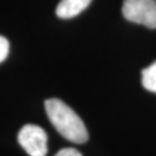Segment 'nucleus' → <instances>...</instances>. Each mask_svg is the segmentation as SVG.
Returning a JSON list of instances; mask_svg holds the SVG:
<instances>
[{
    "instance_id": "1",
    "label": "nucleus",
    "mask_w": 156,
    "mask_h": 156,
    "mask_svg": "<svg viewBox=\"0 0 156 156\" xmlns=\"http://www.w3.org/2000/svg\"><path fill=\"white\" fill-rule=\"evenodd\" d=\"M45 111L51 124L65 139L74 144H84L88 140V131L82 119L62 100H46Z\"/></svg>"
},
{
    "instance_id": "2",
    "label": "nucleus",
    "mask_w": 156,
    "mask_h": 156,
    "mask_svg": "<svg viewBox=\"0 0 156 156\" xmlns=\"http://www.w3.org/2000/svg\"><path fill=\"white\" fill-rule=\"evenodd\" d=\"M122 12L129 22L156 29V0H124Z\"/></svg>"
},
{
    "instance_id": "3",
    "label": "nucleus",
    "mask_w": 156,
    "mask_h": 156,
    "mask_svg": "<svg viewBox=\"0 0 156 156\" xmlns=\"http://www.w3.org/2000/svg\"><path fill=\"white\" fill-rule=\"evenodd\" d=\"M17 141L30 156H45L48 154V135L37 125H24L19 132Z\"/></svg>"
},
{
    "instance_id": "4",
    "label": "nucleus",
    "mask_w": 156,
    "mask_h": 156,
    "mask_svg": "<svg viewBox=\"0 0 156 156\" xmlns=\"http://www.w3.org/2000/svg\"><path fill=\"white\" fill-rule=\"evenodd\" d=\"M93 0H60L56 14L60 19H72L83 12Z\"/></svg>"
},
{
    "instance_id": "5",
    "label": "nucleus",
    "mask_w": 156,
    "mask_h": 156,
    "mask_svg": "<svg viewBox=\"0 0 156 156\" xmlns=\"http://www.w3.org/2000/svg\"><path fill=\"white\" fill-rule=\"evenodd\" d=\"M142 86L151 93H156V62L142 71Z\"/></svg>"
},
{
    "instance_id": "6",
    "label": "nucleus",
    "mask_w": 156,
    "mask_h": 156,
    "mask_svg": "<svg viewBox=\"0 0 156 156\" xmlns=\"http://www.w3.org/2000/svg\"><path fill=\"white\" fill-rule=\"evenodd\" d=\"M9 53V42L8 39L0 35V62H2Z\"/></svg>"
},
{
    "instance_id": "7",
    "label": "nucleus",
    "mask_w": 156,
    "mask_h": 156,
    "mask_svg": "<svg viewBox=\"0 0 156 156\" xmlns=\"http://www.w3.org/2000/svg\"><path fill=\"white\" fill-rule=\"evenodd\" d=\"M55 156H82V154L74 148H64L58 151Z\"/></svg>"
}]
</instances>
